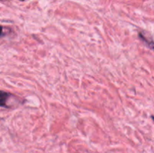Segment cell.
I'll list each match as a JSON object with an SVG mask.
<instances>
[{"label":"cell","mask_w":154,"mask_h":153,"mask_svg":"<svg viewBox=\"0 0 154 153\" xmlns=\"http://www.w3.org/2000/svg\"><path fill=\"white\" fill-rule=\"evenodd\" d=\"M139 37L143 41L145 42L147 45L149 46V47H151L152 49L154 50V41L152 39L148 38L146 37V35L144 34V32H140L139 33Z\"/></svg>","instance_id":"cell-1"},{"label":"cell","mask_w":154,"mask_h":153,"mask_svg":"<svg viewBox=\"0 0 154 153\" xmlns=\"http://www.w3.org/2000/svg\"><path fill=\"white\" fill-rule=\"evenodd\" d=\"M152 118H153V119L154 120V116H152Z\"/></svg>","instance_id":"cell-3"},{"label":"cell","mask_w":154,"mask_h":153,"mask_svg":"<svg viewBox=\"0 0 154 153\" xmlns=\"http://www.w3.org/2000/svg\"><path fill=\"white\" fill-rule=\"evenodd\" d=\"M10 97V94L7 92H1V94H0V104L1 106H6V102H7L8 98Z\"/></svg>","instance_id":"cell-2"}]
</instances>
